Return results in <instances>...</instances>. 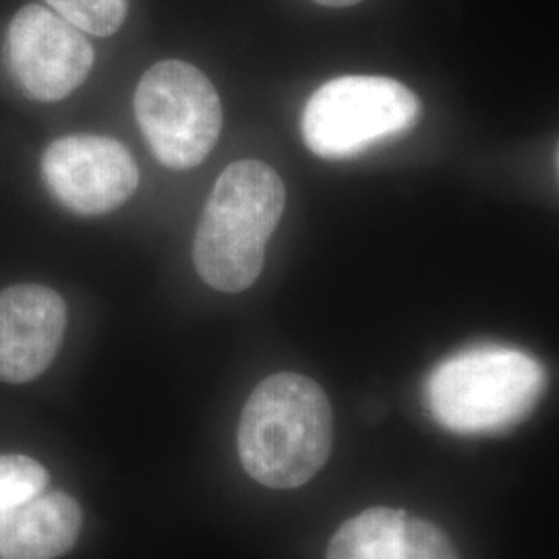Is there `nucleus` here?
<instances>
[{
  "label": "nucleus",
  "mask_w": 559,
  "mask_h": 559,
  "mask_svg": "<svg viewBox=\"0 0 559 559\" xmlns=\"http://www.w3.org/2000/svg\"><path fill=\"white\" fill-rule=\"evenodd\" d=\"M545 388L547 373L535 357L508 346H477L436 367L427 404L452 433H501L535 411Z\"/></svg>",
  "instance_id": "obj_3"
},
{
  "label": "nucleus",
  "mask_w": 559,
  "mask_h": 559,
  "mask_svg": "<svg viewBox=\"0 0 559 559\" xmlns=\"http://www.w3.org/2000/svg\"><path fill=\"white\" fill-rule=\"evenodd\" d=\"M406 514L394 508H369L346 520L328 545V559H406Z\"/></svg>",
  "instance_id": "obj_10"
},
{
  "label": "nucleus",
  "mask_w": 559,
  "mask_h": 559,
  "mask_svg": "<svg viewBox=\"0 0 559 559\" xmlns=\"http://www.w3.org/2000/svg\"><path fill=\"white\" fill-rule=\"evenodd\" d=\"M135 119L164 166L195 168L221 138V96L198 67L185 60H162L141 78Z\"/></svg>",
  "instance_id": "obj_5"
},
{
  "label": "nucleus",
  "mask_w": 559,
  "mask_h": 559,
  "mask_svg": "<svg viewBox=\"0 0 559 559\" xmlns=\"http://www.w3.org/2000/svg\"><path fill=\"white\" fill-rule=\"evenodd\" d=\"M7 59L29 98L59 102L87 80L94 67V46L52 9L25 4L9 25Z\"/></svg>",
  "instance_id": "obj_6"
},
{
  "label": "nucleus",
  "mask_w": 559,
  "mask_h": 559,
  "mask_svg": "<svg viewBox=\"0 0 559 559\" xmlns=\"http://www.w3.org/2000/svg\"><path fill=\"white\" fill-rule=\"evenodd\" d=\"M48 487V471L38 460L0 454V533L9 514Z\"/></svg>",
  "instance_id": "obj_11"
},
{
  "label": "nucleus",
  "mask_w": 559,
  "mask_h": 559,
  "mask_svg": "<svg viewBox=\"0 0 559 559\" xmlns=\"http://www.w3.org/2000/svg\"><path fill=\"white\" fill-rule=\"evenodd\" d=\"M284 205L286 189L272 166L260 160L230 164L216 180L195 233L193 263L201 280L221 293L253 286Z\"/></svg>",
  "instance_id": "obj_2"
},
{
  "label": "nucleus",
  "mask_w": 559,
  "mask_h": 559,
  "mask_svg": "<svg viewBox=\"0 0 559 559\" xmlns=\"http://www.w3.org/2000/svg\"><path fill=\"white\" fill-rule=\"evenodd\" d=\"M67 330V305L41 284L0 290V381L36 380L52 365Z\"/></svg>",
  "instance_id": "obj_8"
},
{
  "label": "nucleus",
  "mask_w": 559,
  "mask_h": 559,
  "mask_svg": "<svg viewBox=\"0 0 559 559\" xmlns=\"http://www.w3.org/2000/svg\"><path fill=\"white\" fill-rule=\"evenodd\" d=\"M404 551L406 559H460L448 535L425 519L404 520Z\"/></svg>",
  "instance_id": "obj_13"
},
{
  "label": "nucleus",
  "mask_w": 559,
  "mask_h": 559,
  "mask_svg": "<svg viewBox=\"0 0 559 559\" xmlns=\"http://www.w3.org/2000/svg\"><path fill=\"white\" fill-rule=\"evenodd\" d=\"M321 7H330V9H344V7H353L359 4L360 0H316Z\"/></svg>",
  "instance_id": "obj_14"
},
{
  "label": "nucleus",
  "mask_w": 559,
  "mask_h": 559,
  "mask_svg": "<svg viewBox=\"0 0 559 559\" xmlns=\"http://www.w3.org/2000/svg\"><path fill=\"white\" fill-rule=\"evenodd\" d=\"M334 415L318 381L276 373L261 381L239 420L237 448L247 475L272 489H297L332 454Z\"/></svg>",
  "instance_id": "obj_1"
},
{
  "label": "nucleus",
  "mask_w": 559,
  "mask_h": 559,
  "mask_svg": "<svg viewBox=\"0 0 559 559\" xmlns=\"http://www.w3.org/2000/svg\"><path fill=\"white\" fill-rule=\"evenodd\" d=\"M62 20L75 25L83 34L112 36L127 20L129 0H46Z\"/></svg>",
  "instance_id": "obj_12"
},
{
  "label": "nucleus",
  "mask_w": 559,
  "mask_h": 559,
  "mask_svg": "<svg viewBox=\"0 0 559 559\" xmlns=\"http://www.w3.org/2000/svg\"><path fill=\"white\" fill-rule=\"evenodd\" d=\"M83 514L69 493L44 489L20 503L0 533V559H57L80 537Z\"/></svg>",
  "instance_id": "obj_9"
},
{
  "label": "nucleus",
  "mask_w": 559,
  "mask_h": 559,
  "mask_svg": "<svg viewBox=\"0 0 559 559\" xmlns=\"http://www.w3.org/2000/svg\"><path fill=\"white\" fill-rule=\"evenodd\" d=\"M41 177L67 210L80 216H102L135 193L140 168L120 141L78 133L46 147Z\"/></svg>",
  "instance_id": "obj_7"
},
{
  "label": "nucleus",
  "mask_w": 559,
  "mask_h": 559,
  "mask_svg": "<svg viewBox=\"0 0 559 559\" xmlns=\"http://www.w3.org/2000/svg\"><path fill=\"white\" fill-rule=\"evenodd\" d=\"M420 119V102L390 78L346 75L323 83L300 119L305 145L325 160H350L399 140Z\"/></svg>",
  "instance_id": "obj_4"
}]
</instances>
